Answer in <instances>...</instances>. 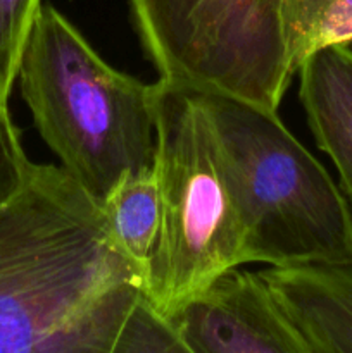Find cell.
Returning a JSON list of instances; mask_svg holds the SVG:
<instances>
[{"label": "cell", "mask_w": 352, "mask_h": 353, "mask_svg": "<svg viewBox=\"0 0 352 353\" xmlns=\"http://www.w3.org/2000/svg\"><path fill=\"white\" fill-rule=\"evenodd\" d=\"M31 161L21 141V131L9 109L0 110V199L19 185Z\"/></svg>", "instance_id": "13"}, {"label": "cell", "mask_w": 352, "mask_h": 353, "mask_svg": "<svg viewBox=\"0 0 352 353\" xmlns=\"http://www.w3.org/2000/svg\"><path fill=\"white\" fill-rule=\"evenodd\" d=\"M171 323L188 353H311L261 272L230 269Z\"/></svg>", "instance_id": "6"}, {"label": "cell", "mask_w": 352, "mask_h": 353, "mask_svg": "<svg viewBox=\"0 0 352 353\" xmlns=\"http://www.w3.org/2000/svg\"><path fill=\"white\" fill-rule=\"evenodd\" d=\"M40 6L41 0H0V110L9 109L24 43Z\"/></svg>", "instance_id": "12"}, {"label": "cell", "mask_w": 352, "mask_h": 353, "mask_svg": "<svg viewBox=\"0 0 352 353\" xmlns=\"http://www.w3.org/2000/svg\"><path fill=\"white\" fill-rule=\"evenodd\" d=\"M161 223L144 293L171 319L217 276L244 265V233L200 93L157 79L155 157Z\"/></svg>", "instance_id": "4"}, {"label": "cell", "mask_w": 352, "mask_h": 353, "mask_svg": "<svg viewBox=\"0 0 352 353\" xmlns=\"http://www.w3.org/2000/svg\"><path fill=\"white\" fill-rule=\"evenodd\" d=\"M16 81L41 140L99 200L154 165L155 83L107 64L50 3L35 17Z\"/></svg>", "instance_id": "2"}, {"label": "cell", "mask_w": 352, "mask_h": 353, "mask_svg": "<svg viewBox=\"0 0 352 353\" xmlns=\"http://www.w3.org/2000/svg\"><path fill=\"white\" fill-rule=\"evenodd\" d=\"M144 295L102 203L61 164L0 199V353H114Z\"/></svg>", "instance_id": "1"}, {"label": "cell", "mask_w": 352, "mask_h": 353, "mask_svg": "<svg viewBox=\"0 0 352 353\" xmlns=\"http://www.w3.org/2000/svg\"><path fill=\"white\" fill-rule=\"evenodd\" d=\"M244 233V264H352V212L324 165L269 110L200 93Z\"/></svg>", "instance_id": "3"}, {"label": "cell", "mask_w": 352, "mask_h": 353, "mask_svg": "<svg viewBox=\"0 0 352 353\" xmlns=\"http://www.w3.org/2000/svg\"><path fill=\"white\" fill-rule=\"evenodd\" d=\"M159 79L278 110L297 74L283 0H130Z\"/></svg>", "instance_id": "5"}, {"label": "cell", "mask_w": 352, "mask_h": 353, "mask_svg": "<svg viewBox=\"0 0 352 353\" xmlns=\"http://www.w3.org/2000/svg\"><path fill=\"white\" fill-rule=\"evenodd\" d=\"M114 353H188L171 319L162 316L144 295L131 309Z\"/></svg>", "instance_id": "11"}, {"label": "cell", "mask_w": 352, "mask_h": 353, "mask_svg": "<svg viewBox=\"0 0 352 353\" xmlns=\"http://www.w3.org/2000/svg\"><path fill=\"white\" fill-rule=\"evenodd\" d=\"M100 203L116 243L145 272L161 223L159 183L154 165L128 172Z\"/></svg>", "instance_id": "9"}, {"label": "cell", "mask_w": 352, "mask_h": 353, "mask_svg": "<svg viewBox=\"0 0 352 353\" xmlns=\"http://www.w3.org/2000/svg\"><path fill=\"white\" fill-rule=\"evenodd\" d=\"M259 272L311 353H352V264L306 262Z\"/></svg>", "instance_id": "7"}, {"label": "cell", "mask_w": 352, "mask_h": 353, "mask_svg": "<svg viewBox=\"0 0 352 353\" xmlns=\"http://www.w3.org/2000/svg\"><path fill=\"white\" fill-rule=\"evenodd\" d=\"M293 64L330 45H352V0H283Z\"/></svg>", "instance_id": "10"}, {"label": "cell", "mask_w": 352, "mask_h": 353, "mask_svg": "<svg viewBox=\"0 0 352 353\" xmlns=\"http://www.w3.org/2000/svg\"><path fill=\"white\" fill-rule=\"evenodd\" d=\"M299 100L317 148L352 202V45H330L300 64Z\"/></svg>", "instance_id": "8"}]
</instances>
